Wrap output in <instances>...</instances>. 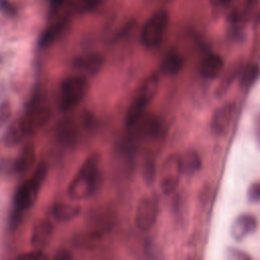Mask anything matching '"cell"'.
Wrapping results in <instances>:
<instances>
[{
  "mask_svg": "<svg viewBox=\"0 0 260 260\" xmlns=\"http://www.w3.org/2000/svg\"><path fill=\"white\" fill-rule=\"evenodd\" d=\"M158 215V200L155 196H146L139 200L135 212V224L142 231L152 229Z\"/></svg>",
  "mask_w": 260,
  "mask_h": 260,
  "instance_id": "cell-6",
  "label": "cell"
},
{
  "mask_svg": "<svg viewBox=\"0 0 260 260\" xmlns=\"http://www.w3.org/2000/svg\"><path fill=\"white\" fill-rule=\"evenodd\" d=\"M257 228V219L250 213H242L238 215L232 223L231 235L236 241H242L252 234Z\"/></svg>",
  "mask_w": 260,
  "mask_h": 260,
  "instance_id": "cell-13",
  "label": "cell"
},
{
  "mask_svg": "<svg viewBox=\"0 0 260 260\" xmlns=\"http://www.w3.org/2000/svg\"><path fill=\"white\" fill-rule=\"evenodd\" d=\"M88 81L84 75H71L63 79L60 85L59 110L67 113L74 109L88 90Z\"/></svg>",
  "mask_w": 260,
  "mask_h": 260,
  "instance_id": "cell-4",
  "label": "cell"
},
{
  "mask_svg": "<svg viewBox=\"0 0 260 260\" xmlns=\"http://www.w3.org/2000/svg\"><path fill=\"white\" fill-rule=\"evenodd\" d=\"M76 7L79 11H90L96 8L100 4L103 3L104 0H75Z\"/></svg>",
  "mask_w": 260,
  "mask_h": 260,
  "instance_id": "cell-25",
  "label": "cell"
},
{
  "mask_svg": "<svg viewBox=\"0 0 260 260\" xmlns=\"http://www.w3.org/2000/svg\"><path fill=\"white\" fill-rule=\"evenodd\" d=\"M200 155L195 150H187L179 156V166L181 173L188 177L193 176L201 169Z\"/></svg>",
  "mask_w": 260,
  "mask_h": 260,
  "instance_id": "cell-17",
  "label": "cell"
},
{
  "mask_svg": "<svg viewBox=\"0 0 260 260\" xmlns=\"http://www.w3.org/2000/svg\"><path fill=\"white\" fill-rule=\"evenodd\" d=\"M257 21H258V22H260V12H259V14H258V17H257Z\"/></svg>",
  "mask_w": 260,
  "mask_h": 260,
  "instance_id": "cell-35",
  "label": "cell"
},
{
  "mask_svg": "<svg viewBox=\"0 0 260 260\" xmlns=\"http://www.w3.org/2000/svg\"><path fill=\"white\" fill-rule=\"evenodd\" d=\"M180 175H182L179 166V156L170 155L162 165L160 189L165 195L173 194L178 185Z\"/></svg>",
  "mask_w": 260,
  "mask_h": 260,
  "instance_id": "cell-9",
  "label": "cell"
},
{
  "mask_svg": "<svg viewBox=\"0 0 260 260\" xmlns=\"http://www.w3.org/2000/svg\"><path fill=\"white\" fill-rule=\"evenodd\" d=\"M228 254H229V258H231V259H240V260H242V259H251V256H249L245 252L234 249V248H231L229 250Z\"/></svg>",
  "mask_w": 260,
  "mask_h": 260,
  "instance_id": "cell-30",
  "label": "cell"
},
{
  "mask_svg": "<svg viewBox=\"0 0 260 260\" xmlns=\"http://www.w3.org/2000/svg\"><path fill=\"white\" fill-rule=\"evenodd\" d=\"M65 0H50V15H54L62 6Z\"/></svg>",
  "mask_w": 260,
  "mask_h": 260,
  "instance_id": "cell-32",
  "label": "cell"
},
{
  "mask_svg": "<svg viewBox=\"0 0 260 260\" xmlns=\"http://www.w3.org/2000/svg\"><path fill=\"white\" fill-rule=\"evenodd\" d=\"M260 69L258 64L250 63L240 70V85L242 88H249L258 78Z\"/></svg>",
  "mask_w": 260,
  "mask_h": 260,
  "instance_id": "cell-23",
  "label": "cell"
},
{
  "mask_svg": "<svg viewBox=\"0 0 260 260\" xmlns=\"http://www.w3.org/2000/svg\"><path fill=\"white\" fill-rule=\"evenodd\" d=\"M80 207L70 203H56L52 207V214L58 221H69L78 216Z\"/></svg>",
  "mask_w": 260,
  "mask_h": 260,
  "instance_id": "cell-21",
  "label": "cell"
},
{
  "mask_svg": "<svg viewBox=\"0 0 260 260\" xmlns=\"http://www.w3.org/2000/svg\"><path fill=\"white\" fill-rule=\"evenodd\" d=\"M223 64L224 62L221 56L214 53L208 54L200 63V75L206 79H213L220 75L223 69Z\"/></svg>",
  "mask_w": 260,
  "mask_h": 260,
  "instance_id": "cell-16",
  "label": "cell"
},
{
  "mask_svg": "<svg viewBox=\"0 0 260 260\" xmlns=\"http://www.w3.org/2000/svg\"><path fill=\"white\" fill-rule=\"evenodd\" d=\"M55 260H69L72 259V255L66 250H60L54 256Z\"/></svg>",
  "mask_w": 260,
  "mask_h": 260,
  "instance_id": "cell-33",
  "label": "cell"
},
{
  "mask_svg": "<svg viewBox=\"0 0 260 260\" xmlns=\"http://www.w3.org/2000/svg\"><path fill=\"white\" fill-rule=\"evenodd\" d=\"M51 117V109L49 107L43 106L42 104L38 106L27 107L26 112L21 118H19V122L25 134L31 135L39 131L41 128H43L50 121Z\"/></svg>",
  "mask_w": 260,
  "mask_h": 260,
  "instance_id": "cell-7",
  "label": "cell"
},
{
  "mask_svg": "<svg viewBox=\"0 0 260 260\" xmlns=\"http://www.w3.org/2000/svg\"><path fill=\"white\" fill-rule=\"evenodd\" d=\"M54 234V225L52 221L48 218L39 219L31 232L30 236V245L35 250H41L46 248Z\"/></svg>",
  "mask_w": 260,
  "mask_h": 260,
  "instance_id": "cell-11",
  "label": "cell"
},
{
  "mask_svg": "<svg viewBox=\"0 0 260 260\" xmlns=\"http://www.w3.org/2000/svg\"><path fill=\"white\" fill-rule=\"evenodd\" d=\"M184 66V59L183 57L175 52H169L164 57L160 63V71L167 75H175L178 74Z\"/></svg>",
  "mask_w": 260,
  "mask_h": 260,
  "instance_id": "cell-20",
  "label": "cell"
},
{
  "mask_svg": "<svg viewBox=\"0 0 260 260\" xmlns=\"http://www.w3.org/2000/svg\"><path fill=\"white\" fill-rule=\"evenodd\" d=\"M236 112V103L226 102L217 107L211 116L210 129L215 135L225 134L232 124Z\"/></svg>",
  "mask_w": 260,
  "mask_h": 260,
  "instance_id": "cell-8",
  "label": "cell"
},
{
  "mask_svg": "<svg viewBox=\"0 0 260 260\" xmlns=\"http://www.w3.org/2000/svg\"><path fill=\"white\" fill-rule=\"evenodd\" d=\"M17 259H20V260H45V259H48V255H46L41 250H35L34 252H29V253L17 256Z\"/></svg>",
  "mask_w": 260,
  "mask_h": 260,
  "instance_id": "cell-28",
  "label": "cell"
},
{
  "mask_svg": "<svg viewBox=\"0 0 260 260\" xmlns=\"http://www.w3.org/2000/svg\"><path fill=\"white\" fill-rule=\"evenodd\" d=\"M158 88V76L152 74L148 76L138 88L131 101L125 116V126L130 129L143 116L148 103L154 98Z\"/></svg>",
  "mask_w": 260,
  "mask_h": 260,
  "instance_id": "cell-2",
  "label": "cell"
},
{
  "mask_svg": "<svg viewBox=\"0 0 260 260\" xmlns=\"http://www.w3.org/2000/svg\"><path fill=\"white\" fill-rule=\"evenodd\" d=\"M169 24V13L165 9L154 11L144 23L140 40L146 48H154L158 46L166 32Z\"/></svg>",
  "mask_w": 260,
  "mask_h": 260,
  "instance_id": "cell-5",
  "label": "cell"
},
{
  "mask_svg": "<svg viewBox=\"0 0 260 260\" xmlns=\"http://www.w3.org/2000/svg\"><path fill=\"white\" fill-rule=\"evenodd\" d=\"M211 6L215 9H221L229 6L233 0H209Z\"/></svg>",
  "mask_w": 260,
  "mask_h": 260,
  "instance_id": "cell-31",
  "label": "cell"
},
{
  "mask_svg": "<svg viewBox=\"0 0 260 260\" xmlns=\"http://www.w3.org/2000/svg\"><path fill=\"white\" fill-rule=\"evenodd\" d=\"M0 63H1V57H0Z\"/></svg>",
  "mask_w": 260,
  "mask_h": 260,
  "instance_id": "cell-36",
  "label": "cell"
},
{
  "mask_svg": "<svg viewBox=\"0 0 260 260\" xmlns=\"http://www.w3.org/2000/svg\"><path fill=\"white\" fill-rule=\"evenodd\" d=\"M69 24V18L63 16L52 22L41 35L39 40V46L41 48H47L51 46L67 28Z\"/></svg>",
  "mask_w": 260,
  "mask_h": 260,
  "instance_id": "cell-15",
  "label": "cell"
},
{
  "mask_svg": "<svg viewBox=\"0 0 260 260\" xmlns=\"http://www.w3.org/2000/svg\"><path fill=\"white\" fill-rule=\"evenodd\" d=\"M0 13L6 17H13L17 13V9L10 0H0Z\"/></svg>",
  "mask_w": 260,
  "mask_h": 260,
  "instance_id": "cell-24",
  "label": "cell"
},
{
  "mask_svg": "<svg viewBox=\"0 0 260 260\" xmlns=\"http://www.w3.org/2000/svg\"><path fill=\"white\" fill-rule=\"evenodd\" d=\"M26 136L21 124L18 120L11 122L2 135V142L7 147H13L19 144L23 138Z\"/></svg>",
  "mask_w": 260,
  "mask_h": 260,
  "instance_id": "cell-18",
  "label": "cell"
},
{
  "mask_svg": "<svg viewBox=\"0 0 260 260\" xmlns=\"http://www.w3.org/2000/svg\"><path fill=\"white\" fill-rule=\"evenodd\" d=\"M36 161V149L32 143H27L19 152V155L15 159L14 170L17 173L27 172Z\"/></svg>",
  "mask_w": 260,
  "mask_h": 260,
  "instance_id": "cell-19",
  "label": "cell"
},
{
  "mask_svg": "<svg viewBox=\"0 0 260 260\" xmlns=\"http://www.w3.org/2000/svg\"><path fill=\"white\" fill-rule=\"evenodd\" d=\"M11 116V106L9 102L5 101L0 105V127L4 125Z\"/></svg>",
  "mask_w": 260,
  "mask_h": 260,
  "instance_id": "cell-27",
  "label": "cell"
},
{
  "mask_svg": "<svg viewBox=\"0 0 260 260\" xmlns=\"http://www.w3.org/2000/svg\"><path fill=\"white\" fill-rule=\"evenodd\" d=\"M133 127L136 128L138 136L149 139H159L166 133L165 122L157 116H142Z\"/></svg>",
  "mask_w": 260,
  "mask_h": 260,
  "instance_id": "cell-10",
  "label": "cell"
},
{
  "mask_svg": "<svg viewBox=\"0 0 260 260\" xmlns=\"http://www.w3.org/2000/svg\"><path fill=\"white\" fill-rule=\"evenodd\" d=\"M248 198L252 202L260 201V181L253 183L248 190Z\"/></svg>",
  "mask_w": 260,
  "mask_h": 260,
  "instance_id": "cell-29",
  "label": "cell"
},
{
  "mask_svg": "<svg viewBox=\"0 0 260 260\" xmlns=\"http://www.w3.org/2000/svg\"><path fill=\"white\" fill-rule=\"evenodd\" d=\"M254 133H255V138L260 145V115L256 117L255 122H254Z\"/></svg>",
  "mask_w": 260,
  "mask_h": 260,
  "instance_id": "cell-34",
  "label": "cell"
},
{
  "mask_svg": "<svg viewBox=\"0 0 260 260\" xmlns=\"http://www.w3.org/2000/svg\"><path fill=\"white\" fill-rule=\"evenodd\" d=\"M102 237H103V234L101 231L99 230L89 231L76 236L74 238V243L79 248L92 249L99 245V243L102 240Z\"/></svg>",
  "mask_w": 260,
  "mask_h": 260,
  "instance_id": "cell-22",
  "label": "cell"
},
{
  "mask_svg": "<svg viewBox=\"0 0 260 260\" xmlns=\"http://www.w3.org/2000/svg\"><path fill=\"white\" fill-rule=\"evenodd\" d=\"M47 173V165L43 161L39 164L38 167L35 169L31 177L18 186L15 191L13 200L15 210L23 212L28 210L34 205L38 197L40 188L45 181Z\"/></svg>",
  "mask_w": 260,
  "mask_h": 260,
  "instance_id": "cell-3",
  "label": "cell"
},
{
  "mask_svg": "<svg viewBox=\"0 0 260 260\" xmlns=\"http://www.w3.org/2000/svg\"><path fill=\"white\" fill-rule=\"evenodd\" d=\"M101 156L98 152L91 153L82 164L77 174L68 186L67 194L72 200H81L91 196L99 188Z\"/></svg>",
  "mask_w": 260,
  "mask_h": 260,
  "instance_id": "cell-1",
  "label": "cell"
},
{
  "mask_svg": "<svg viewBox=\"0 0 260 260\" xmlns=\"http://www.w3.org/2000/svg\"><path fill=\"white\" fill-rule=\"evenodd\" d=\"M104 56L100 53H86L77 56L72 65L75 69L82 73L93 75L98 73L104 65Z\"/></svg>",
  "mask_w": 260,
  "mask_h": 260,
  "instance_id": "cell-12",
  "label": "cell"
},
{
  "mask_svg": "<svg viewBox=\"0 0 260 260\" xmlns=\"http://www.w3.org/2000/svg\"><path fill=\"white\" fill-rule=\"evenodd\" d=\"M56 136L58 141L65 146H72L78 137V128L71 117L62 119L56 126Z\"/></svg>",
  "mask_w": 260,
  "mask_h": 260,
  "instance_id": "cell-14",
  "label": "cell"
},
{
  "mask_svg": "<svg viewBox=\"0 0 260 260\" xmlns=\"http://www.w3.org/2000/svg\"><path fill=\"white\" fill-rule=\"evenodd\" d=\"M154 174H155V169H154L153 161L151 160L146 161L143 166V171H142V176L144 178V181L147 184H151L154 179Z\"/></svg>",
  "mask_w": 260,
  "mask_h": 260,
  "instance_id": "cell-26",
  "label": "cell"
}]
</instances>
